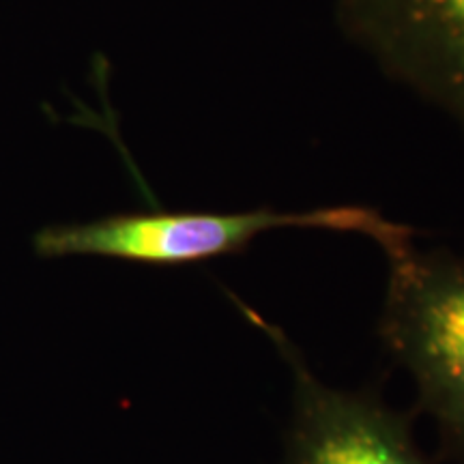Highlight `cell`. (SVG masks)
Returning a JSON list of instances; mask_svg holds the SVG:
<instances>
[{
  "instance_id": "6da1fadb",
  "label": "cell",
  "mask_w": 464,
  "mask_h": 464,
  "mask_svg": "<svg viewBox=\"0 0 464 464\" xmlns=\"http://www.w3.org/2000/svg\"><path fill=\"white\" fill-rule=\"evenodd\" d=\"M304 228L357 232L385 256L413 243L411 226L392 222L368 207H323L314 211H149L121 213L92 222L45 226L33 247L42 258L97 256L127 263L177 266L232 256L271 230Z\"/></svg>"
},
{
  "instance_id": "7a4b0ae2",
  "label": "cell",
  "mask_w": 464,
  "mask_h": 464,
  "mask_svg": "<svg viewBox=\"0 0 464 464\" xmlns=\"http://www.w3.org/2000/svg\"><path fill=\"white\" fill-rule=\"evenodd\" d=\"M387 263L381 340L413 376L417 409L437 426L440 456L464 464V254L413 243Z\"/></svg>"
},
{
  "instance_id": "3957f363",
  "label": "cell",
  "mask_w": 464,
  "mask_h": 464,
  "mask_svg": "<svg viewBox=\"0 0 464 464\" xmlns=\"http://www.w3.org/2000/svg\"><path fill=\"white\" fill-rule=\"evenodd\" d=\"M228 297L271 340L290 370L293 411L280 464H430L415 445L409 417L370 392L329 387L280 324L265 321L232 293Z\"/></svg>"
},
{
  "instance_id": "277c9868",
  "label": "cell",
  "mask_w": 464,
  "mask_h": 464,
  "mask_svg": "<svg viewBox=\"0 0 464 464\" xmlns=\"http://www.w3.org/2000/svg\"><path fill=\"white\" fill-rule=\"evenodd\" d=\"M335 24L464 136V0H338Z\"/></svg>"
}]
</instances>
